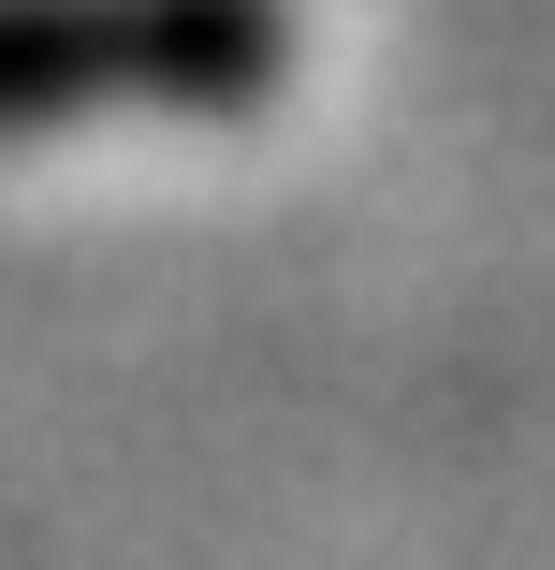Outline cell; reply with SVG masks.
<instances>
[{
    "label": "cell",
    "mask_w": 555,
    "mask_h": 570,
    "mask_svg": "<svg viewBox=\"0 0 555 570\" xmlns=\"http://www.w3.org/2000/svg\"><path fill=\"white\" fill-rule=\"evenodd\" d=\"M293 0H0V147L88 118H249L293 88Z\"/></svg>",
    "instance_id": "6da1fadb"
}]
</instances>
